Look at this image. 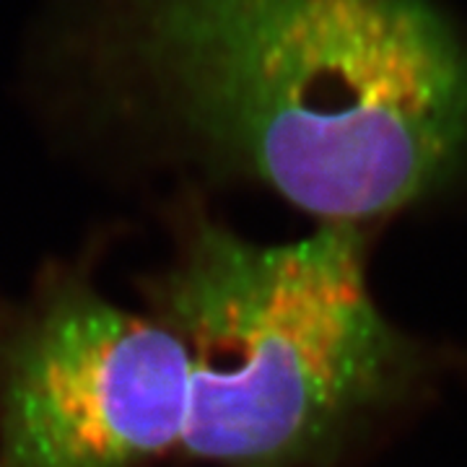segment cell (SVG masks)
Returning <instances> with one entry per match:
<instances>
[{
  "label": "cell",
  "instance_id": "2",
  "mask_svg": "<svg viewBox=\"0 0 467 467\" xmlns=\"http://www.w3.org/2000/svg\"><path fill=\"white\" fill-rule=\"evenodd\" d=\"M177 229L146 294L190 353V460L309 467L400 395L413 353L368 296L358 226L254 244L184 211Z\"/></svg>",
  "mask_w": 467,
  "mask_h": 467
},
{
  "label": "cell",
  "instance_id": "1",
  "mask_svg": "<svg viewBox=\"0 0 467 467\" xmlns=\"http://www.w3.org/2000/svg\"><path fill=\"white\" fill-rule=\"evenodd\" d=\"M52 73L358 226L423 201L467 159V47L431 0H52Z\"/></svg>",
  "mask_w": 467,
  "mask_h": 467
},
{
  "label": "cell",
  "instance_id": "3",
  "mask_svg": "<svg viewBox=\"0 0 467 467\" xmlns=\"http://www.w3.org/2000/svg\"><path fill=\"white\" fill-rule=\"evenodd\" d=\"M190 353L164 322L42 275L0 312V467H149L182 444Z\"/></svg>",
  "mask_w": 467,
  "mask_h": 467
}]
</instances>
